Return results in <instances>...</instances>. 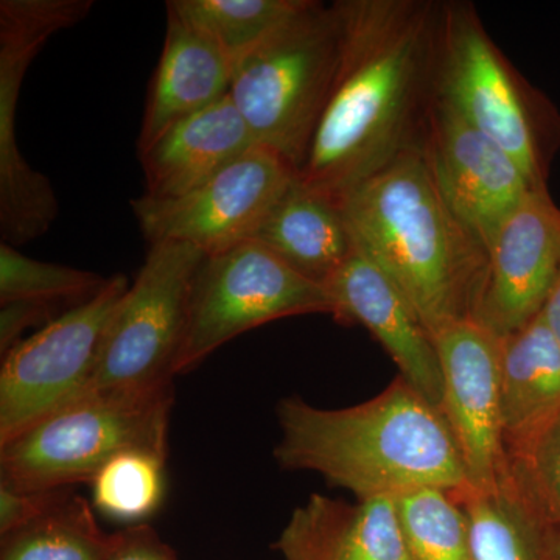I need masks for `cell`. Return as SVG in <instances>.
Returning <instances> with one entry per match:
<instances>
[{
  "instance_id": "603a6c76",
  "label": "cell",
  "mask_w": 560,
  "mask_h": 560,
  "mask_svg": "<svg viewBox=\"0 0 560 560\" xmlns=\"http://www.w3.org/2000/svg\"><path fill=\"white\" fill-rule=\"evenodd\" d=\"M307 0H171L167 10L208 36L234 69Z\"/></svg>"
},
{
  "instance_id": "8fae6325",
  "label": "cell",
  "mask_w": 560,
  "mask_h": 560,
  "mask_svg": "<svg viewBox=\"0 0 560 560\" xmlns=\"http://www.w3.org/2000/svg\"><path fill=\"white\" fill-rule=\"evenodd\" d=\"M296 172L275 151L256 145L208 183L176 198L131 201L150 245L187 243L206 256L253 241Z\"/></svg>"
},
{
  "instance_id": "30bf717a",
  "label": "cell",
  "mask_w": 560,
  "mask_h": 560,
  "mask_svg": "<svg viewBox=\"0 0 560 560\" xmlns=\"http://www.w3.org/2000/svg\"><path fill=\"white\" fill-rule=\"evenodd\" d=\"M92 7V0L0 2V234L14 248L46 234L60 212L50 180L33 171L18 145L22 80L47 39L83 21Z\"/></svg>"
},
{
  "instance_id": "6da1fadb",
  "label": "cell",
  "mask_w": 560,
  "mask_h": 560,
  "mask_svg": "<svg viewBox=\"0 0 560 560\" xmlns=\"http://www.w3.org/2000/svg\"><path fill=\"white\" fill-rule=\"evenodd\" d=\"M341 50L298 180L340 201L420 142L434 101L441 2L340 0Z\"/></svg>"
},
{
  "instance_id": "52a82bcc",
  "label": "cell",
  "mask_w": 560,
  "mask_h": 560,
  "mask_svg": "<svg viewBox=\"0 0 560 560\" xmlns=\"http://www.w3.org/2000/svg\"><path fill=\"white\" fill-rule=\"evenodd\" d=\"M326 313L337 318L329 290L249 241L206 256L191 287L186 331L175 375L200 366L238 335L290 316Z\"/></svg>"
},
{
  "instance_id": "ba28073f",
  "label": "cell",
  "mask_w": 560,
  "mask_h": 560,
  "mask_svg": "<svg viewBox=\"0 0 560 560\" xmlns=\"http://www.w3.org/2000/svg\"><path fill=\"white\" fill-rule=\"evenodd\" d=\"M205 257L200 248L187 243L150 245L138 278L110 319L90 390L145 389L172 383L191 287Z\"/></svg>"
},
{
  "instance_id": "3957f363",
  "label": "cell",
  "mask_w": 560,
  "mask_h": 560,
  "mask_svg": "<svg viewBox=\"0 0 560 560\" xmlns=\"http://www.w3.org/2000/svg\"><path fill=\"white\" fill-rule=\"evenodd\" d=\"M338 205L357 248L399 287L431 334L471 318L488 256L442 197L420 142Z\"/></svg>"
},
{
  "instance_id": "e0dca14e",
  "label": "cell",
  "mask_w": 560,
  "mask_h": 560,
  "mask_svg": "<svg viewBox=\"0 0 560 560\" xmlns=\"http://www.w3.org/2000/svg\"><path fill=\"white\" fill-rule=\"evenodd\" d=\"M283 560H408L396 500L312 495L275 544Z\"/></svg>"
},
{
  "instance_id": "5b68a950",
  "label": "cell",
  "mask_w": 560,
  "mask_h": 560,
  "mask_svg": "<svg viewBox=\"0 0 560 560\" xmlns=\"http://www.w3.org/2000/svg\"><path fill=\"white\" fill-rule=\"evenodd\" d=\"M173 385L90 390L0 445V475L24 490L92 482L128 451L168 453Z\"/></svg>"
},
{
  "instance_id": "4316f807",
  "label": "cell",
  "mask_w": 560,
  "mask_h": 560,
  "mask_svg": "<svg viewBox=\"0 0 560 560\" xmlns=\"http://www.w3.org/2000/svg\"><path fill=\"white\" fill-rule=\"evenodd\" d=\"M512 475L556 530H560V415L525 451L510 459Z\"/></svg>"
},
{
  "instance_id": "cb8c5ba5",
  "label": "cell",
  "mask_w": 560,
  "mask_h": 560,
  "mask_svg": "<svg viewBox=\"0 0 560 560\" xmlns=\"http://www.w3.org/2000/svg\"><path fill=\"white\" fill-rule=\"evenodd\" d=\"M396 510L408 560H471L469 522L452 492L415 490Z\"/></svg>"
},
{
  "instance_id": "9a60e30c",
  "label": "cell",
  "mask_w": 560,
  "mask_h": 560,
  "mask_svg": "<svg viewBox=\"0 0 560 560\" xmlns=\"http://www.w3.org/2000/svg\"><path fill=\"white\" fill-rule=\"evenodd\" d=\"M337 320L359 323L381 342L399 375L440 410L442 371L436 340L399 287L359 248L327 282Z\"/></svg>"
},
{
  "instance_id": "7402d4cb",
  "label": "cell",
  "mask_w": 560,
  "mask_h": 560,
  "mask_svg": "<svg viewBox=\"0 0 560 560\" xmlns=\"http://www.w3.org/2000/svg\"><path fill=\"white\" fill-rule=\"evenodd\" d=\"M119 533H105L88 501L65 497L31 525L2 537L0 560H109Z\"/></svg>"
},
{
  "instance_id": "5bb4252c",
  "label": "cell",
  "mask_w": 560,
  "mask_h": 560,
  "mask_svg": "<svg viewBox=\"0 0 560 560\" xmlns=\"http://www.w3.org/2000/svg\"><path fill=\"white\" fill-rule=\"evenodd\" d=\"M471 319L495 337L522 330L544 311L560 270V209L536 189L503 221L486 250Z\"/></svg>"
},
{
  "instance_id": "2e32d148",
  "label": "cell",
  "mask_w": 560,
  "mask_h": 560,
  "mask_svg": "<svg viewBox=\"0 0 560 560\" xmlns=\"http://www.w3.org/2000/svg\"><path fill=\"white\" fill-rule=\"evenodd\" d=\"M257 142L231 95L168 128L139 154L147 197L189 194L230 167Z\"/></svg>"
},
{
  "instance_id": "d6986e66",
  "label": "cell",
  "mask_w": 560,
  "mask_h": 560,
  "mask_svg": "<svg viewBox=\"0 0 560 560\" xmlns=\"http://www.w3.org/2000/svg\"><path fill=\"white\" fill-rule=\"evenodd\" d=\"M500 370L501 425L511 459L560 415V342L541 313L500 338Z\"/></svg>"
},
{
  "instance_id": "f546056e",
  "label": "cell",
  "mask_w": 560,
  "mask_h": 560,
  "mask_svg": "<svg viewBox=\"0 0 560 560\" xmlns=\"http://www.w3.org/2000/svg\"><path fill=\"white\" fill-rule=\"evenodd\" d=\"M109 560H178L175 552L147 525L120 530L119 541Z\"/></svg>"
},
{
  "instance_id": "d4e9b609",
  "label": "cell",
  "mask_w": 560,
  "mask_h": 560,
  "mask_svg": "<svg viewBox=\"0 0 560 560\" xmlns=\"http://www.w3.org/2000/svg\"><path fill=\"white\" fill-rule=\"evenodd\" d=\"M167 453H120L92 480L94 508L113 521L136 523L160 510L165 489Z\"/></svg>"
},
{
  "instance_id": "44dd1931",
  "label": "cell",
  "mask_w": 560,
  "mask_h": 560,
  "mask_svg": "<svg viewBox=\"0 0 560 560\" xmlns=\"http://www.w3.org/2000/svg\"><path fill=\"white\" fill-rule=\"evenodd\" d=\"M452 493L469 522L471 560H552L556 529L511 467L490 488L467 486Z\"/></svg>"
},
{
  "instance_id": "4dcf8cb0",
  "label": "cell",
  "mask_w": 560,
  "mask_h": 560,
  "mask_svg": "<svg viewBox=\"0 0 560 560\" xmlns=\"http://www.w3.org/2000/svg\"><path fill=\"white\" fill-rule=\"evenodd\" d=\"M545 323L548 324L552 335L558 338L560 342V270L558 279H556L555 285L550 296H548L547 304H545L544 311H541Z\"/></svg>"
},
{
  "instance_id": "4fadbf2b",
  "label": "cell",
  "mask_w": 560,
  "mask_h": 560,
  "mask_svg": "<svg viewBox=\"0 0 560 560\" xmlns=\"http://www.w3.org/2000/svg\"><path fill=\"white\" fill-rule=\"evenodd\" d=\"M420 145L448 208L488 250L503 221L536 187L499 143L436 98Z\"/></svg>"
},
{
  "instance_id": "ac0fdd59",
  "label": "cell",
  "mask_w": 560,
  "mask_h": 560,
  "mask_svg": "<svg viewBox=\"0 0 560 560\" xmlns=\"http://www.w3.org/2000/svg\"><path fill=\"white\" fill-rule=\"evenodd\" d=\"M232 66L212 39L167 10V32L161 60L143 113L139 154L168 128L228 97Z\"/></svg>"
},
{
  "instance_id": "7a4b0ae2",
  "label": "cell",
  "mask_w": 560,
  "mask_h": 560,
  "mask_svg": "<svg viewBox=\"0 0 560 560\" xmlns=\"http://www.w3.org/2000/svg\"><path fill=\"white\" fill-rule=\"evenodd\" d=\"M280 469L315 471L359 500L399 499L434 488L459 492L466 467L441 411L400 375L374 399L326 410L280 400Z\"/></svg>"
},
{
  "instance_id": "1f68e13d",
  "label": "cell",
  "mask_w": 560,
  "mask_h": 560,
  "mask_svg": "<svg viewBox=\"0 0 560 560\" xmlns=\"http://www.w3.org/2000/svg\"><path fill=\"white\" fill-rule=\"evenodd\" d=\"M552 560H560V530H556L552 537Z\"/></svg>"
},
{
  "instance_id": "9c48e42d",
  "label": "cell",
  "mask_w": 560,
  "mask_h": 560,
  "mask_svg": "<svg viewBox=\"0 0 560 560\" xmlns=\"http://www.w3.org/2000/svg\"><path fill=\"white\" fill-rule=\"evenodd\" d=\"M128 289L124 275L113 276L90 300L3 353L0 445L90 390L110 319Z\"/></svg>"
},
{
  "instance_id": "484cf974",
  "label": "cell",
  "mask_w": 560,
  "mask_h": 560,
  "mask_svg": "<svg viewBox=\"0 0 560 560\" xmlns=\"http://www.w3.org/2000/svg\"><path fill=\"white\" fill-rule=\"evenodd\" d=\"M106 280L97 272L31 259L14 246L0 245V302L36 301L58 305L86 301L103 289Z\"/></svg>"
},
{
  "instance_id": "8992f818",
  "label": "cell",
  "mask_w": 560,
  "mask_h": 560,
  "mask_svg": "<svg viewBox=\"0 0 560 560\" xmlns=\"http://www.w3.org/2000/svg\"><path fill=\"white\" fill-rule=\"evenodd\" d=\"M340 50L337 2L307 0L232 73V102L257 145L296 173L329 98Z\"/></svg>"
},
{
  "instance_id": "f1b7e54d",
  "label": "cell",
  "mask_w": 560,
  "mask_h": 560,
  "mask_svg": "<svg viewBox=\"0 0 560 560\" xmlns=\"http://www.w3.org/2000/svg\"><path fill=\"white\" fill-rule=\"evenodd\" d=\"M54 304L36 301L0 302V350L2 355L21 341V335L38 324L50 323Z\"/></svg>"
},
{
  "instance_id": "ffe728a7",
  "label": "cell",
  "mask_w": 560,
  "mask_h": 560,
  "mask_svg": "<svg viewBox=\"0 0 560 560\" xmlns=\"http://www.w3.org/2000/svg\"><path fill=\"white\" fill-rule=\"evenodd\" d=\"M253 241L324 287L357 248L340 205L298 178L276 202Z\"/></svg>"
},
{
  "instance_id": "83f0119b",
  "label": "cell",
  "mask_w": 560,
  "mask_h": 560,
  "mask_svg": "<svg viewBox=\"0 0 560 560\" xmlns=\"http://www.w3.org/2000/svg\"><path fill=\"white\" fill-rule=\"evenodd\" d=\"M69 489L24 490L0 482V536L31 525L50 511Z\"/></svg>"
},
{
  "instance_id": "277c9868",
  "label": "cell",
  "mask_w": 560,
  "mask_h": 560,
  "mask_svg": "<svg viewBox=\"0 0 560 560\" xmlns=\"http://www.w3.org/2000/svg\"><path fill=\"white\" fill-rule=\"evenodd\" d=\"M434 98L499 143L536 189H548L560 114L501 54L471 3L441 2Z\"/></svg>"
},
{
  "instance_id": "7c38bea8",
  "label": "cell",
  "mask_w": 560,
  "mask_h": 560,
  "mask_svg": "<svg viewBox=\"0 0 560 560\" xmlns=\"http://www.w3.org/2000/svg\"><path fill=\"white\" fill-rule=\"evenodd\" d=\"M434 340L442 371V418L470 488H490L510 471L501 425L500 338L469 318L448 324Z\"/></svg>"
}]
</instances>
